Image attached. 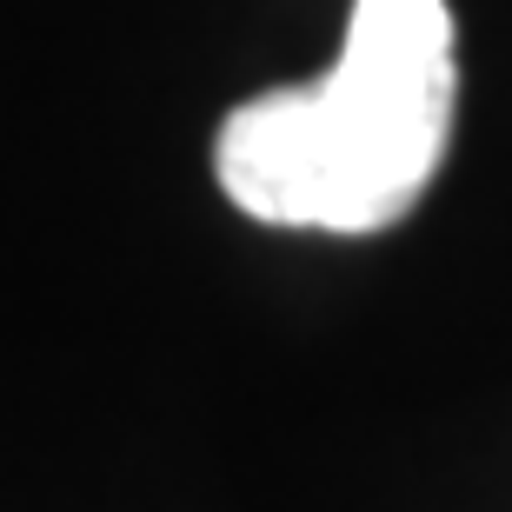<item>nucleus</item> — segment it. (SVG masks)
<instances>
[{"label": "nucleus", "instance_id": "1", "mask_svg": "<svg viewBox=\"0 0 512 512\" xmlns=\"http://www.w3.org/2000/svg\"><path fill=\"white\" fill-rule=\"evenodd\" d=\"M453 100L446 0H353L346 47L320 80L266 87L220 120V193L266 227H399L446 160Z\"/></svg>", "mask_w": 512, "mask_h": 512}]
</instances>
